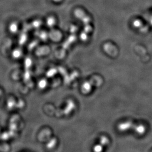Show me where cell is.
<instances>
[{
	"mask_svg": "<svg viewBox=\"0 0 152 152\" xmlns=\"http://www.w3.org/2000/svg\"><path fill=\"white\" fill-rule=\"evenodd\" d=\"M80 36H81V39L83 40H87V35L85 33H84V32H83V33H81Z\"/></svg>",
	"mask_w": 152,
	"mask_h": 152,
	"instance_id": "cell-9",
	"label": "cell"
},
{
	"mask_svg": "<svg viewBox=\"0 0 152 152\" xmlns=\"http://www.w3.org/2000/svg\"><path fill=\"white\" fill-rule=\"evenodd\" d=\"M84 30L86 33L90 32L92 30V28L89 24H86V26L84 28Z\"/></svg>",
	"mask_w": 152,
	"mask_h": 152,
	"instance_id": "cell-6",
	"label": "cell"
},
{
	"mask_svg": "<svg viewBox=\"0 0 152 152\" xmlns=\"http://www.w3.org/2000/svg\"><path fill=\"white\" fill-rule=\"evenodd\" d=\"M54 2H56V3H59L62 1V0H53Z\"/></svg>",
	"mask_w": 152,
	"mask_h": 152,
	"instance_id": "cell-10",
	"label": "cell"
},
{
	"mask_svg": "<svg viewBox=\"0 0 152 152\" xmlns=\"http://www.w3.org/2000/svg\"><path fill=\"white\" fill-rule=\"evenodd\" d=\"M33 27L37 28V27H40L41 22H40V21L36 20L33 21Z\"/></svg>",
	"mask_w": 152,
	"mask_h": 152,
	"instance_id": "cell-7",
	"label": "cell"
},
{
	"mask_svg": "<svg viewBox=\"0 0 152 152\" xmlns=\"http://www.w3.org/2000/svg\"><path fill=\"white\" fill-rule=\"evenodd\" d=\"M9 30L11 33H15L18 31L17 24L15 22L11 23L9 26Z\"/></svg>",
	"mask_w": 152,
	"mask_h": 152,
	"instance_id": "cell-5",
	"label": "cell"
},
{
	"mask_svg": "<svg viewBox=\"0 0 152 152\" xmlns=\"http://www.w3.org/2000/svg\"><path fill=\"white\" fill-rule=\"evenodd\" d=\"M151 23H152V20H151Z\"/></svg>",
	"mask_w": 152,
	"mask_h": 152,
	"instance_id": "cell-11",
	"label": "cell"
},
{
	"mask_svg": "<svg viewBox=\"0 0 152 152\" xmlns=\"http://www.w3.org/2000/svg\"><path fill=\"white\" fill-rule=\"evenodd\" d=\"M141 22L140 21L137 20L135 21V22H133V25L135 26V27H139L141 26Z\"/></svg>",
	"mask_w": 152,
	"mask_h": 152,
	"instance_id": "cell-8",
	"label": "cell"
},
{
	"mask_svg": "<svg viewBox=\"0 0 152 152\" xmlns=\"http://www.w3.org/2000/svg\"><path fill=\"white\" fill-rule=\"evenodd\" d=\"M135 131L136 133H138V135H142L145 132V128L142 125H139L136 126V128Z\"/></svg>",
	"mask_w": 152,
	"mask_h": 152,
	"instance_id": "cell-3",
	"label": "cell"
},
{
	"mask_svg": "<svg viewBox=\"0 0 152 152\" xmlns=\"http://www.w3.org/2000/svg\"><path fill=\"white\" fill-rule=\"evenodd\" d=\"M136 126V125H133L131 122H124L119 125L118 128L121 132H125L130 129H132L135 130Z\"/></svg>",
	"mask_w": 152,
	"mask_h": 152,
	"instance_id": "cell-2",
	"label": "cell"
},
{
	"mask_svg": "<svg viewBox=\"0 0 152 152\" xmlns=\"http://www.w3.org/2000/svg\"><path fill=\"white\" fill-rule=\"evenodd\" d=\"M74 14L76 18L82 21L84 24H88L91 22V18L86 14L82 10L77 9L75 10Z\"/></svg>",
	"mask_w": 152,
	"mask_h": 152,
	"instance_id": "cell-1",
	"label": "cell"
},
{
	"mask_svg": "<svg viewBox=\"0 0 152 152\" xmlns=\"http://www.w3.org/2000/svg\"><path fill=\"white\" fill-rule=\"evenodd\" d=\"M46 24L49 27H53L56 24V19L53 17H49L46 20Z\"/></svg>",
	"mask_w": 152,
	"mask_h": 152,
	"instance_id": "cell-4",
	"label": "cell"
}]
</instances>
